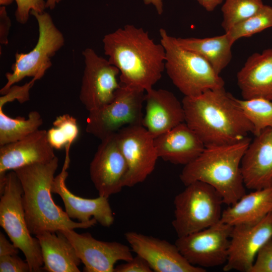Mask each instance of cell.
I'll return each instance as SVG.
<instances>
[{
  "mask_svg": "<svg viewBox=\"0 0 272 272\" xmlns=\"http://www.w3.org/2000/svg\"><path fill=\"white\" fill-rule=\"evenodd\" d=\"M132 251L144 259L156 272H205L190 264L177 246L168 241L134 231L124 233Z\"/></svg>",
  "mask_w": 272,
  "mask_h": 272,
  "instance_id": "16",
  "label": "cell"
},
{
  "mask_svg": "<svg viewBox=\"0 0 272 272\" xmlns=\"http://www.w3.org/2000/svg\"><path fill=\"white\" fill-rule=\"evenodd\" d=\"M70 148H65V161L60 173L52 183V193L58 194L63 200L65 212L71 219L86 222L94 218L97 223L105 227H110L114 217L108 198L99 196L95 198H85L76 195L67 188L65 180L67 169L70 162Z\"/></svg>",
  "mask_w": 272,
  "mask_h": 272,
  "instance_id": "17",
  "label": "cell"
},
{
  "mask_svg": "<svg viewBox=\"0 0 272 272\" xmlns=\"http://www.w3.org/2000/svg\"><path fill=\"white\" fill-rule=\"evenodd\" d=\"M175 40L181 47L192 51L206 59L218 75L231 60V48L234 43L226 32L212 37H175Z\"/></svg>",
  "mask_w": 272,
  "mask_h": 272,
  "instance_id": "25",
  "label": "cell"
},
{
  "mask_svg": "<svg viewBox=\"0 0 272 272\" xmlns=\"http://www.w3.org/2000/svg\"><path fill=\"white\" fill-rule=\"evenodd\" d=\"M185 122L206 147L233 144L253 132L236 98L225 88L209 90L182 100Z\"/></svg>",
  "mask_w": 272,
  "mask_h": 272,
  "instance_id": "2",
  "label": "cell"
},
{
  "mask_svg": "<svg viewBox=\"0 0 272 272\" xmlns=\"http://www.w3.org/2000/svg\"><path fill=\"white\" fill-rule=\"evenodd\" d=\"M145 95V91L120 83L110 103L89 112L87 132L101 141L124 127L142 125Z\"/></svg>",
  "mask_w": 272,
  "mask_h": 272,
  "instance_id": "9",
  "label": "cell"
},
{
  "mask_svg": "<svg viewBox=\"0 0 272 272\" xmlns=\"http://www.w3.org/2000/svg\"><path fill=\"white\" fill-rule=\"evenodd\" d=\"M174 197L172 226L178 237L208 228L221 221L224 204L211 185L197 181L185 186Z\"/></svg>",
  "mask_w": 272,
  "mask_h": 272,
  "instance_id": "7",
  "label": "cell"
},
{
  "mask_svg": "<svg viewBox=\"0 0 272 272\" xmlns=\"http://www.w3.org/2000/svg\"><path fill=\"white\" fill-rule=\"evenodd\" d=\"M37 80L36 78H33L31 81L23 86H12L5 94L0 97V107H3L7 103L15 100H17L20 103L28 101L29 91Z\"/></svg>",
  "mask_w": 272,
  "mask_h": 272,
  "instance_id": "32",
  "label": "cell"
},
{
  "mask_svg": "<svg viewBox=\"0 0 272 272\" xmlns=\"http://www.w3.org/2000/svg\"><path fill=\"white\" fill-rule=\"evenodd\" d=\"M246 188L256 190L272 185V127L250 141L241 163Z\"/></svg>",
  "mask_w": 272,
  "mask_h": 272,
  "instance_id": "20",
  "label": "cell"
},
{
  "mask_svg": "<svg viewBox=\"0 0 272 272\" xmlns=\"http://www.w3.org/2000/svg\"><path fill=\"white\" fill-rule=\"evenodd\" d=\"M56 156L45 130L38 129L18 141L0 146V175L35 163H44Z\"/></svg>",
  "mask_w": 272,
  "mask_h": 272,
  "instance_id": "18",
  "label": "cell"
},
{
  "mask_svg": "<svg viewBox=\"0 0 272 272\" xmlns=\"http://www.w3.org/2000/svg\"><path fill=\"white\" fill-rule=\"evenodd\" d=\"M146 5H152L154 6L159 15H161L163 12V0H143Z\"/></svg>",
  "mask_w": 272,
  "mask_h": 272,
  "instance_id": "39",
  "label": "cell"
},
{
  "mask_svg": "<svg viewBox=\"0 0 272 272\" xmlns=\"http://www.w3.org/2000/svg\"><path fill=\"white\" fill-rule=\"evenodd\" d=\"M30 15L36 20L39 36L34 47L27 53L17 52L15 61L12 65V72L5 76L7 82L0 90L2 95L25 77L40 80L51 66V58L64 44V38L54 24L51 16L46 12L31 11Z\"/></svg>",
  "mask_w": 272,
  "mask_h": 272,
  "instance_id": "8",
  "label": "cell"
},
{
  "mask_svg": "<svg viewBox=\"0 0 272 272\" xmlns=\"http://www.w3.org/2000/svg\"><path fill=\"white\" fill-rule=\"evenodd\" d=\"M165 50V70L184 96H195L209 90L224 88L225 82L198 54L180 46L165 29L159 30Z\"/></svg>",
  "mask_w": 272,
  "mask_h": 272,
  "instance_id": "5",
  "label": "cell"
},
{
  "mask_svg": "<svg viewBox=\"0 0 272 272\" xmlns=\"http://www.w3.org/2000/svg\"><path fill=\"white\" fill-rule=\"evenodd\" d=\"M153 271L147 261L137 255L131 260L118 265L114 268V272H151Z\"/></svg>",
  "mask_w": 272,
  "mask_h": 272,
  "instance_id": "35",
  "label": "cell"
},
{
  "mask_svg": "<svg viewBox=\"0 0 272 272\" xmlns=\"http://www.w3.org/2000/svg\"><path fill=\"white\" fill-rule=\"evenodd\" d=\"M272 239V213L253 224L233 226L228 257L223 270L250 272L263 246Z\"/></svg>",
  "mask_w": 272,
  "mask_h": 272,
  "instance_id": "13",
  "label": "cell"
},
{
  "mask_svg": "<svg viewBox=\"0 0 272 272\" xmlns=\"http://www.w3.org/2000/svg\"><path fill=\"white\" fill-rule=\"evenodd\" d=\"M250 140L225 146L206 147L201 154L185 165L180 179L185 186L197 181L213 186L224 204L233 205L246 193L241 168L242 157Z\"/></svg>",
  "mask_w": 272,
  "mask_h": 272,
  "instance_id": "4",
  "label": "cell"
},
{
  "mask_svg": "<svg viewBox=\"0 0 272 272\" xmlns=\"http://www.w3.org/2000/svg\"><path fill=\"white\" fill-rule=\"evenodd\" d=\"M62 1V0H46V8L52 10L55 8L56 6Z\"/></svg>",
  "mask_w": 272,
  "mask_h": 272,
  "instance_id": "40",
  "label": "cell"
},
{
  "mask_svg": "<svg viewBox=\"0 0 272 272\" xmlns=\"http://www.w3.org/2000/svg\"><path fill=\"white\" fill-rule=\"evenodd\" d=\"M1 272L31 271L28 263L17 255L0 256Z\"/></svg>",
  "mask_w": 272,
  "mask_h": 272,
  "instance_id": "34",
  "label": "cell"
},
{
  "mask_svg": "<svg viewBox=\"0 0 272 272\" xmlns=\"http://www.w3.org/2000/svg\"><path fill=\"white\" fill-rule=\"evenodd\" d=\"M154 144L159 158L184 166L197 158L206 147L184 122L154 138Z\"/></svg>",
  "mask_w": 272,
  "mask_h": 272,
  "instance_id": "21",
  "label": "cell"
},
{
  "mask_svg": "<svg viewBox=\"0 0 272 272\" xmlns=\"http://www.w3.org/2000/svg\"><path fill=\"white\" fill-rule=\"evenodd\" d=\"M207 11L212 12L221 5L224 0H196Z\"/></svg>",
  "mask_w": 272,
  "mask_h": 272,
  "instance_id": "38",
  "label": "cell"
},
{
  "mask_svg": "<svg viewBox=\"0 0 272 272\" xmlns=\"http://www.w3.org/2000/svg\"><path fill=\"white\" fill-rule=\"evenodd\" d=\"M58 166L56 156L50 161L35 163L14 170L22 187V203L25 219L31 234L48 231L56 232L65 229H86L97 222L92 218L86 222H76L56 205L51 187Z\"/></svg>",
  "mask_w": 272,
  "mask_h": 272,
  "instance_id": "3",
  "label": "cell"
},
{
  "mask_svg": "<svg viewBox=\"0 0 272 272\" xmlns=\"http://www.w3.org/2000/svg\"><path fill=\"white\" fill-rule=\"evenodd\" d=\"M0 194L1 226L23 252L31 271H40L43 265L40 245L28 228L22 203L23 189L14 171L0 175Z\"/></svg>",
  "mask_w": 272,
  "mask_h": 272,
  "instance_id": "6",
  "label": "cell"
},
{
  "mask_svg": "<svg viewBox=\"0 0 272 272\" xmlns=\"http://www.w3.org/2000/svg\"><path fill=\"white\" fill-rule=\"evenodd\" d=\"M236 101L245 117L253 127V134H259L264 129L272 127V101L263 98Z\"/></svg>",
  "mask_w": 272,
  "mask_h": 272,
  "instance_id": "27",
  "label": "cell"
},
{
  "mask_svg": "<svg viewBox=\"0 0 272 272\" xmlns=\"http://www.w3.org/2000/svg\"><path fill=\"white\" fill-rule=\"evenodd\" d=\"M11 27V21L5 6L0 7V43L8 44V35Z\"/></svg>",
  "mask_w": 272,
  "mask_h": 272,
  "instance_id": "36",
  "label": "cell"
},
{
  "mask_svg": "<svg viewBox=\"0 0 272 272\" xmlns=\"http://www.w3.org/2000/svg\"><path fill=\"white\" fill-rule=\"evenodd\" d=\"M89 170L90 178L99 196L108 198L124 187L127 166L116 133L101 140Z\"/></svg>",
  "mask_w": 272,
  "mask_h": 272,
  "instance_id": "15",
  "label": "cell"
},
{
  "mask_svg": "<svg viewBox=\"0 0 272 272\" xmlns=\"http://www.w3.org/2000/svg\"><path fill=\"white\" fill-rule=\"evenodd\" d=\"M237 83L243 99L272 101V48L250 55L237 74Z\"/></svg>",
  "mask_w": 272,
  "mask_h": 272,
  "instance_id": "22",
  "label": "cell"
},
{
  "mask_svg": "<svg viewBox=\"0 0 272 272\" xmlns=\"http://www.w3.org/2000/svg\"><path fill=\"white\" fill-rule=\"evenodd\" d=\"M272 27V7L264 5L256 13L233 26L227 33L234 43L243 37H249Z\"/></svg>",
  "mask_w": 272,
  "mask_h": 272,
  "instance_id": "29",
  "label": "cell"
},
{
  "mask_svg": "<svg viewBox=\"0 0 272 272\" xmlns=\"http://www.w3.org/2000/svg\"><path fill=\"white\" fill-rule=\"evenodd\" d=\"M272 213V185L243 195L222 212L221 221L234 226L257 223Z\"/></svg>",
  "mask_w": 272,
  "mask_h": 272,
  "instance_id": "24",
  "label": "cell"
},
{
  "mask_svg": "<svg viewBox=\"0 0 272 272\" xmlns=\"http://www.w3.org/2000/svg\"><path fill=\"white\" fill-rule=\"evenodd\" d=\"M19 249L13 243L10 242L3 233H1L0 256L17 255Z\"/></svg>",
  "mask_w": 272,
  "mask_h": 272,
  "instance_id": "37",
  "label": "cell"
},
{
  "mask_svg": "<svg viewBox=\"0 0 272 272\" xmlns=\"http://www.w3.org/2000/svg\"><path fill=\"white\" fill-rule=\"evenodd\" d=\"M102 42L108 61L119 71V82L147 92L161 79L165 50L147 31L127 24L104 35Z\"/></svg>",
  "mask_w": 272,
  "mask_h": 272,
  "instance_id": "1",
  "label": "cell"
},
{
  "mask_svg": "<svg viewBox=\"0 0 272 272\" xmlns=\"http://www.w3.org/2000/svg\"><path fill=\"white\" fill-rule=\"evenodd\" d=\"M127 166L124 186L144 182L155 169L159 158L154 138L142 125L123 127L116 133Z\"/></svg>",
  "mask_w": 272,
  "mask_h": 272,
  "instance_id": "12",
  "label": "cell"
},
{
  "mask_svg": "<svg viewBox=\"0 0 272 272\" xmlns=\"http://www.w3.org/2000/svg\"><path fill=\"white\" fill-rule=\"evenodd\" d=\"M39 242L44 269L48 272H79L81 261L68 238L60 231H44L35 235Z\"/></svg>",
  "mask_w": 272,
  "mask_h": 272,
  "instance_id": "23",
  "label": "cell"
},
{
  "mask_svg": "<svg viewBox=\"0 0 272 272\" xmlns=\"http://www.w3.org/2000/svg\"><path fill=\"white\" fill-rule=\"evenodd\" d=\"M15 0H0L1 6H7L11 4Z\"/></svg>",
  "mask_w": 272,
  "mask_h": 272,
  "instance_id": "41",
  "label": "cell"
},
{
  "mask_svg": "<svg viewBox=\"0 0 272 272\" xmlns=\"http://www.w3.org/2000/svg\"><path fill=\"white\" fill-rule=\"evenodd\" d=\"M42 118L37 111L29 112L28 117L13 118L7 115L0 107V146L20 140L39 129Z\"/></svg>",
  "mask_w": 272,
  "mask_h": 272,
  "instance_id": "26",
  "label": "cell"
},
{
  "mask_svg": "<svg viewBox=\"0 0 272 272\" xmlns=\"http://www.w3.org/2000/svg\"><path fill=\"white\" fill-rule=\"evenodd\" d=\"M15 1L17 4L15 16L17 22L21 24L27 23L31 11L42 13L46 9L45 0H15Z\"/></svg>",
  "mask_w": 272,
  "mask_h": 272,
  "instance_id": "31",
  "label": "cell"
},
{
  "mask_svg": "<svg viewBox=\"0 0 272 272\" xmlns=\"http://www.w3.org/2000/svg\"><path fill=\"white\" fill-rule=\"evenodd\" d=\"M145 101L142 125L154 138L185 122L182 102L171 92L152 88L146 92Z\"/></svg>",
  "mask_w": 272,
  "mask_h": 272,
  "instance_id": "19",
  "label": "cell"
},
{
  "mask_svg": "<svg viewBox=\"0 0 272 272\" xmlns=\"http://www.w3.org/2000/svg\"><path fill=\"white\" fill-rule=\"evenodd\" d=\"M74 229L60 231L68 238L84 265L86 272H114L115 263L133 257L130 247L120 242L103 241L89 233L79 234Z\"/></svg>",
  "mask_w": 272,
  "mask_h": 272,
  "instance_id": "14",
  "label": "cell"
},
{
  "mask_svg": "<svg viewBox=\"0 0 272 272\" xmlns=\"http://www.w3.org/2000/svg\"><path fill=\"white\" fill-rule=\"evenodd\" d=\"M262 0H225L221 8V26L225 32L236 24L258 12L264 6Z\"/></svg>",
  "mask_w": 272,
  "mask_h": 272,
  "instance_id": "28",
  "label": "cell"
},
{
  "mask_svg": "<svg viewBox=\"0 0 272 272\" xmlns=\"http://www.w3.org/2000/svg\"><path fill=\"white\" fill-rule=\"evenodd\" d=\"M250 272H272V239L259 251Z\"/></svg>",
  "mask_w": 272,
  "mask_h": 272,
  "instance_id": "33",
  "label": "cell"
},
{
  "mask_svg": "<svg viewBox=\"0 0 272 272\" xmlns=\"http://www.w3.org/2000/svg\"><path fill=\"white\" fill-rule=\"evenodd\" d=\"M85 68L79 98L89 111L110 103L120 86L119 70L91 48L83 51Z\"/></svg>",
  "mask_w": 272,
  "mask_h": 272,
  "instance_id": "11",
  "label": "cell"
},
{
  "mask_svg": "<svg viewBox=\"0 0 272 272\" xmlns=\"http://www.w3.org/2000/svg\"><path fill=\"white\" fill-rule=\"evenodd\" d=\"M233 226L221 221L203 230L178 237L175 244L191 264L203 268L227 262Z\"/></svg>",
  "mask_w": 272,
  "mask_h": 272,
  "instance_id": "10",
  "label": "cell"
},
{
  "mask_svg": "<svg viewBox=\"0 0 272 272\" xmlns=\"http://www.w3.org/2000/svg\"><path fill=\"white\" fill-rule=\"evenodd\" d=\"M53 125V127L47 131V135L49 144L55 149L72 145L78 136L77 119L68 114L57 116Z\"/></svg>",
  "mask_w": 272,
  "mask_h": 272,
  "instance_id": "30",
  "label": "cell"
}]
</instances>
